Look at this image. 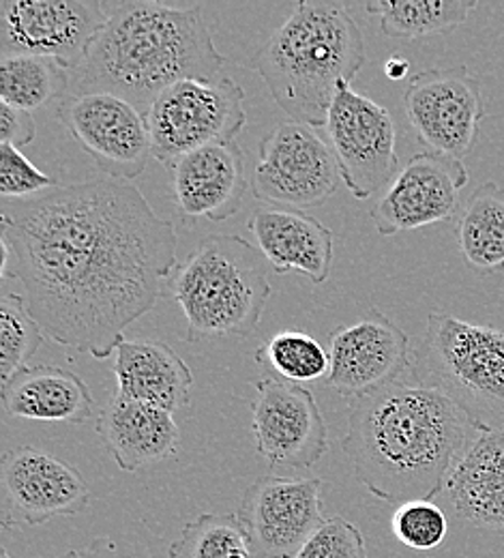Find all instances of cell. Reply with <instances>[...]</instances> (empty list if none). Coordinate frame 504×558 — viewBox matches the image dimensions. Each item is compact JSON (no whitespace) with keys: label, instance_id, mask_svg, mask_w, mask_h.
Listing matches in <instances>:
<instances>
[{"label":"cell","instance_id":"obj_1","mask_svg":"<svg viewBox=\"0 0 504 558\" xmlns=\"http://www.w3.org/2000/svg\"><path fill=\"white\" fill-rule=\"evenodd\" d=\"M44 336L108 359L176 269V228L130 181L95 177L9 203L2 239Z\"/></svg>","mask_w":504,"mask_h":558},{"label":"cell","instance_id":"obj_2","mask_svg":"<svg viewBox=\"0 0 504 558\" xmlns=\"http://www.w3.org/2000/svg\"><path fill=\"white\" fill-rule=\"evenodd\" d=\"M479 434L455 402L408 378L351 402L342 449L360 486L399 507L444 492Z\"/></svg>","mask_w":504,"mask_h":558},{"label":"cell","instance_id":"obj_3","mask_svg":"<svg viewBox=\"0 0 504 558\" xmlns=\"http://www.w3.org/2000/svg\"><path fill=\"white\" fill-rule=\"evenodd\" d=\"M223 63L202 4L121 2L108 7L103 28L72 71L70 95L110 93L148 114L163 90L183 80H213Z\"/></svg>","mask_w":504,"mask_h":558},{"label":"cell","instance_id":"obj_4","mask_svg":"<svg viewBox=\"0 0 504 558\" xmlns=\"http://www.w3.org/2000/svg\"><path fill=\"white\" fill-rule=\"evenodd\" d=\"M365 65L353 11L335 0H300L256 57V71L290 121L324 128L335 93Z\"/></svg>","mask_w":504,"mask_h":558},{"label":"cell","instance_id":"obj_5","mask_svg":"<svg viewBox=\"0 0 504 558\" xmlns=\"http://www.w3.org/2000/svg\"><path fill=\"white\" fill-rule=\"evenodd\" d=\"M265 256L236 234H209L165 286L192 342L251 338L273 294Z\"/></svg>","mask_w":504,"mask_h":558},{"label":"cell","instance_id":"obj_6","mask_svg":"<svg viewBox=\"0 0 504 558\" xmlns=\"http://www.w3.org/2000/svg\"><path fill=\"white\" fill-rule=\"evenodd\" d=\"M408 376L455 402L479 432H504V329L432 312Z\"/></svg>","mask_w":504,"mask_h":558},{"label":"cell","instance_id":"obj_7","mask_svg":"<svg viewBox=\"0 0 504 558\" xmlns=\"http://www.w3.org/2000/svg\"><path fill=\"white\" fill-rule=\"evenodd\" d=\"M146 121L152 157L172 166L202 146L234 142L247 123L245 90L225 75L183 80L155 99Z\"/></svg>","mask_w":504,"mask_h":558},{"label":"cell","instance_id":"obj_8","mask_svg":"<svg viewBox=\"0 0 504 558\" xmlns=\"http://www.w3.org/2000/svg\"><path fill=\"white\" fill-rule=\"evenodd\" d=\"M342 183L337 159L314 128L284 121L258 144L251 194L280 209H309L331 198Z\"/></svg>","mask_w":504,"mask_h":558},{"label":"cell","instance_id":"obj_9","mask_svg":"<svg viewBox=\"0 0 504 558\" xmlns=\"http://www.w3.org/2000/svg\"><path fill=\"white\" fill-rule=\"evenodd\" d=\"M324 130L342 181L357 201L386 190L397 177V128L382 104L342 84Z\"/></svg>","mask_w":504,"mask_h":558},{"label":"cell","instance_id":"obj_10","mask_svg":"<svg viewBox=\"0 0 504 558\" xmlns=\"http://www.w3.org/2000/svg\"><path fill=\"white\" fill-rule=\"evenodd\" d=\"M106 20L108 4L99 0H2L0 54L57 59L77 70Z\"/></svg>","mask_w":504,"mask_h":558},{"label":"cell","instance_id":"obj_11","mask_svg":"<svg viewBox=\"0 0 504 558\" xmlns=\"http://www.w3.org/2000/svg\"><path fill=\"white\" fill-rule=\"evenodd\" d=\"M404 110L428 150L455 159L472 150L485 119L481 84L464 65L415 73L404 90Z\"/></svg>","mask_w":504,"mask_h":558},{"label":"cell","instance_id":"obj_12","mask_svg":"<svg viewBox=\"0 0 504 558\" xmlns=\"http://www.w3.org/2000/svg\"><path fill=\"white\" fill-rule=\"evenodd\" d=\"M57 119L106 177L138 179L152 157L145 112L110 93L67 95Z\"/></svg>","mask_w":504,"mask_h":558},{"label":"cell","instance_id":"obj_13","mask_svg":"<svg viewBox=\"0 0 504 558\" xmlns=\"http://www.w3.org/2000/svg\"><path fill=\"white\" fill-rule=\"evenodd\" d=\"M251 432L271 471L311 469L329 451V429L311 391L278 376L254 383Z\"/></svg>","mask_w":504,"mask_h":558},{"label":"cell","instance_id":"obj_14","mask_svg":"<svg viewBox=\"0 0 504 558\" xmlns=\"http://www.w3.org/2000/svg\"><path fill=\"white\" fill-rule=\"evenodd\" d=\"M329 356L327 385L348 404L404 380L413 367L406 331L376 307L331 333Z\"/></svg>","mask_w":504,"mask_h":558},{"label":"cell","instance_id":"obj_15","mask_svg":"<svg viewBox=\"0 0 504 558\" xmlns=\"http://www.w3.org/2000/svg\"><path fill=\"white\" fill-rule=\"evenodd\" d=\"M322 480L269 475L245 489L238 518L254 558H294L324 524Z\"/></svg>","mask_w":504,"mask_h":558},{"label":"cell","instance_id":"obj_16","mask_svg":"<svg viewBox=\"0 0 504 558\" xmlns=\"http://www.w3.org/2000/svg\"><path fill=\"white\" fill-rule=\"evenodd\" d=\"M468 181L462 159L433 150L413 155L369 210L378 234L395 236L453 219Z\"/></svg>","mask_w":504,"mask_h":558},{"label":"cell","instance_id":"obj_17","mask_svg":"<svg viewBox=\"0 0 504 558\" xmlns=\"http://www.w3.org/2000/svg\"><path fill=\"white\" fill-rule=\"evenodd\" d=\"M2 524L41 526L52 518L79 515L90 502V489L67 462L35 449L17 447L2 456Z\"/></svg>","mask_w":504,"mask_h":558},{"label":"cell","instance_id":"obj_18","mask_svg":"<svg viewBox=\"0 0 504 558\" xmlns=\"http://www.w3.org/2000/svg\"><path fill=\"white\" fill-rule=\"evenodd\" d=\"M170 170L174 209L185 223H219L241 209L247 192L245 150L234 142L202 146L176 159Z\"/></svg>","mask_w":504,"mask_h":558},{"label":"cell","instance_id":"obj_19","mask_svg":"<svg viewBox=\"0 0 504 558\" xmlns=\"http://www.w3.org/2000/svg\"><path fill=\"white\" fill-rule=\"evenodd\" d=\"M260 254L278 276L296 271L322 286L333 267V232L309 213L280 207L254 210L247 221Z\"/></svg>","mask_w":504,"mask_h":558},{"label":"cell","instance_id":"obj_20","mask_svg":"<svg viewBox=\"0 0 504 558\" xmlns=\"http://www.w3.org/2000/svg\"><path fill=\"white\" fill-rule=\"evenodd\" d=\"M97 434L125 473L172 458L181 440L172 413L119 393L97 418Z\"/></svg>","mask_w":504,"mask_h":558},{"label":"cell","instance_id":"obj_21","mask_svg":"<svg viewBox=\"0 0 504 558\" xmlns=\"http://www.w3.org/2000/svg\"><path fill=\"white\" fill-rule=\"evenodd\" d=\"M119 396L138 400L168 413H179L192 402L194 374L183 356L161 340H123L112 365Z\"/></svg>","mask_w":504,"mask_h":558},{"label":"cell","instance_id":"obj_22","mask_svg":"<svg viewBox=\"0 0 504 558\" xmlns=\"http://www.w3.org/2000/svg\"><path fill=\"white\" fill-rule=\"evenodd\" d=\"M459 520L504 535V432H481L448 477Z\"/></svg>","mask_w":504,"mask_h":558},{"label":"cell","instance_id":"obj_23","mask_svg":"<svg viewBox=\"0 0 504 558\" xmlns=\"http://www.w3.org/2000/svg\"><path fill=\"white\" fill-rule=\"evenodd\" d=\"M2 407L11 417L84 423L95 413L88 385L67 367L35 365L2 385Z\"/></svg>","mask_w":504,"mask_h":558},{"label":"cell","instance_id":"obj_24","mask_svg":"<svg viewBox=\"0 0 504 558\" xmlns=\"http://www.w3.org/2000/svg\"><path fill=\"white\" fill-rule=\"evenodd\" d=\"M464 260L483 274L504 269V187L488 181L479 185L455 226Z\"/></svg>","mask_w":504,"mask_h":558},{"label":"cell","instance_id":"obj_25","mask_svg":"<svg viewBox=\"0 0 504 558\" xmlns=\"http://www.w3.org/2000/svg\"><path fill=\"white\" fill-rule=\"evenodd\" d=\"M367 13L380 17V28L393 39H419L462 26L475 0H371Z\"/></svg>","mask_w":504,"mask_h":558},{"label":"cell","instance_id":"obj_26","mask_svg":"<svg viewBox=\"0 0 504 558\" xmlns=\"http://www.w3.org/2000/svg\"><path fill=\"white\" fill-rule=\"evenodd\" d=\"M72 90V71L57 59L7 57L0 61L2 104L33 112Z\"/></svg>","mask_w":504,"mask_h":558},{"label":"cell","instance_id":"obj_27","mask_svg":"<svg viewBox=\"0 0 504 558\" xmlns=\"http://www.w3.org/2000/svg\"><path fill=\"white\" fill-rule=\"evenodd\" d=\"M170 558H254L249 535L236 513H202L172 542Z\"/></svg>","mask_w":504,"mask_h":558},{"label":"cell","instance_id":"obj_28","mask_svg":"<svg viewBox=\"0 0 504 558\" xmlns=\"http://www.w3.org/2000/svg\"><path fill=\"white\" fill-rule=\"evenodd\" d=\"M256 363L288 383H318L329 376L331 356L316 338L303 331H282L256 352Z\"/></svg>","mask_w":504,"mask_h":558},{"label":"cell","instance_id":"obj_29","mask_svg":"<svg viewBox=\"0 0 504 558\" xmlns=\"http://www.w3.org/2000/svg\"><path fill=\"white\" fill-rule=\"evenodd\" d=\"M44 342V331L28 310L26 296L2 292L0 296V383L7 385L28 367Z\"/></svg>","mask_w":504,"mask_h":558},{"label":"cell","instance_id":"obj_30","mask_svg":"<svg viewBox=\"0 0 504 558\" xmlns=\"http://www.w3.org/2000/svg\"><path fill=\"white\" fill-rule=\"evenodd\" d=\"M391 529L399 544L423 553L446 539L448 518L433 500H410L393 511Z\"/></svg>","mask_w":504,"mask_h":558},{"label":"cell","instance_id":"obj_31","mask_svg":"<svg viewBox=\"0 0 504 558\" xmlns=\"http://www.w3.org/2000/svg\"><path fill=\"white\" fill-rule=\"evenodd\" d=\"M294 558H367L365 535L342 515H331Z\"/></svg>","mask_w":504,"mask_h":558},{"label":"cell","instance_id":"obj_32","mask_svg":"<svg viewBox=\"0 0 504 558\" xmlns=\"http://www.w3.org/2000/svg\"><path fill=\"white\" fill-rule=\"evenodd\" d=\"M59 187L52 177L35 168L20 148L0 144V194L4 198L24 201Z\"/></svg>","mask_w":504,"mask_h":558},{"label":"cell","instance_id":"obj_33","mask_svg":"<svg viewBox=\"0 0 504 558\" xmlns=\"http://www.w3.org/2000/svg\"><path fill=\"white\" fill-rule=\"evenodd\" d=\"M35 136L37 128L30 112L0 104V144L22 148L28 146Z\"/></svg>","mask_w":504,"mask_h":558},{"label":"cell","instance_id":"obj_34","mask_svg":"<svg viewBox=\"0 0 504 558\" xmlns=\"http://www.w3.org/2000/svg\"><path fill=\"white\" fill-rule=\"evenodd\" d=\"M408 73H410V61L404 59V57H391L384 63V75L393 82H399V80L408 77Z\"/></svg>","mask_w":504,"mask_h":558},{"label":"cell","instance_id":"obj_35","mask_svg":"<svg viewBox=\"0 0 504 558\" xmlns=\"http://www.w3.org/2000/svg\"><path fill=\"white\" fill-rule=\"evenodd\" d=\"M59 558H84V557H82V555H79V553H75V550H70V553H65V555H63V557H59Z\"/></svg>","mask_w":504,"mask_h":558}]
</instances>
